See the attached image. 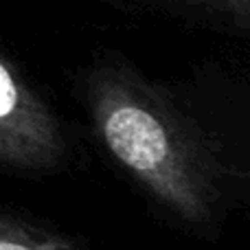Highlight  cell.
Instances as JSON below:
<instances>
[{
    "mask_svg": "<svg viewBox=\"0 0 250 250\" xmlns=\"http://www.w3.org/2000/svg\"><path fill=\"white\" fill-rule=\"evenodd\" d=\"M86 101L99 141L149 198L182 222L211 220V160L145 79L121 64H101L88 75Z\"/></svg>",
    "mask_w": 250,
    "mask_h": 250,
    "instance_id": "obj_1",
    "label": "cell"
},
{
    "mask_svg": "<svg viewBox=\"0 0 250 250\" xmlns=\"http://www.w3.org/2000/svg\"><path fill=\"white\" fill-rule=\"evenodd\" d=\"M68 158V141L51 105L0 51V167L44 173Z\"/></svg>",
    "mask_w": 250,
    "mask_h": 250,
    "instance_id": "obj_2",
    "label": "cell"
},
{
    "mask_svg": "<svg viewBox=\"0 0 250 250\" xmlns=\"http://www.w3.org/2000/svg\"><path fill=\"white\" fill-rule=\"evenodd\" d=\"M0 250H90L62 233L0 213Z\"/></svg>",
    "mask_w": 250,
    "mask_h": 250,
    "instance_id": "obj_3",
    "label": "cell"
},
{
    "mask_svg": "<svg viewBox=\"0 0 250 250\" xmlns=\"http://www.w3.org/2000/svg\"><path fill=\"white\" fill-rule=\"evenodd\" d=\"M248 2H250V0H248Z\"/></svg>",
    "mask_w": 250,
    "mask_h": 250,
    "instance_id": "obj_4",
    "label": "cell"
}]
</instances>
